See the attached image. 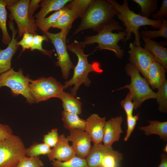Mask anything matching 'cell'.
<instances>
[{"instance_id": "277c9868", "label": "cell", "mask_w": 167, "mask_h": 167, "mask_svg": "<svg viewBox=\"0 0 167 167\" xmlns=\"http://www.w3.org/2000/svg\"><path fill=\"white\" fill-rule=\"evenodd\" d=\"M123 28L114 18L113 21L105 26L96 35L86 36L84 41L79 42L80 46L84 49L87 45L97 43L98 45L95 50L102 49L108 50L113 52L115 56L121 59L124 56L123 49L118 45L122 40L123 42L126 34L124 31L113 33L114 30L124 31Z\"/></svg>"}, {"instance_id": "d6986e66", "label": "cell", "mask_w": 167, "mask_h": 167, "mask_svg": "<svg viewBox=\"0 0 167 167\" xmlns=\"http://www.w3.org/2000/svg\"><path fill=\"white\" fill-rule=\"evenodd\" d=\"M142 38L145 43L144 48L152 54L155 61L162 65L167 71V49L152 39Z\"/></svg>"}, {"instance_id": "ba28073f", "label": "cell", "mask_w": 167, "mask_h": 167, "mask_svg": "<svg viewBox=\"0 0 167 167\" xmlns=\"http://www.w3.org/2000/svg\"><path fill=\"white\" fill-rule=\"evenodd\" d=\"M26 148L20 138L13 134L0 141V167H15L25 155Z\"/></svg>"}, {"instance_id": "3957f363", "label": "cell", "mask_w": 167, "mask_h": 167, "mask_svg": "<svg viewBox=\"0 0 167 167\" xmlns=\"http://www.w3.org/2000/svg\"><path fill=\"white\" fill-rule=\"evenodd\" d=\"M67 48L76 55L78 61L74 69L72 77L65 82L63 89L64 90L74 85L73 87L70 89V94L75 97L77 92L81 84H83L86 87L90 85L91 81L88 77L90 72L101 73L103 72V70L101 68L100 64L98 62H94L92 63L88 62V57L91 54H85L84 49L80 46L79 42L76 40L67 45Z\"/></svg>"}, {"instance_id": "7bdbcfd3", "label": "cell", "mask_w": 167, "mask_h": 167, "mask_svg": "<svg viewBox=\"0 0 167 167\" xmlns=\"http://www.w3.org/2000/svg\"><path fill=\"white\" fill-rule=\"evenodd\" d=\"M163 151L165 153H167V145H166L165 146L164 148L163 149Z\"/></svg>"}, {"instance_id": "ffe728a7", "label": "cell", "mask_w": 167, "mask_h": 167, "mask_svg": "<svg viewBox=\"0 0 167 167\" xmlns=\"http://www.w3.org/2000/svg\"><path fill=\"white\" fill-rule=\"evenodd\" d=\"M71 0H42L40 3L41 8L34 17L35 22L44 18L50 12L57 11L62 8Z\"/></svg>"}, {"instance_id": "603a6c76", "label": "cell", "mask_w": 167, "mask_h": 167, "mask_svg": "<svg viewBox=\"0 0 167 167\" xmlns=\"http://www.w3.org/2000/svg\"><path fill=\"white\" fill-rule=\"evenodd\" d=\"M58 98L62 103L63 110L77 115L82 113L81 102L70 93L62 91Z\"/></svg>"}, {"instance_id": "52a82bcc", "label": "cell", "mask_w": 167, "mask_h": 167, "mask_svg": "<svg viewBox=\"0 0 167 167\" xmlns=\"http://www.w3.org/2000/svg\"><path fill=\"white\" fill-rule=\"evenodd\" d=\"M32 80L23 75L22 69L16 71L11 68L0 75V88L3 86L8 87L13 96L21 95L26 99L28 103L32 105L35 103L28 87Z\"/></svg>"}, {"instance_id": "8992f818", "label": "cell", "mask_w": 167, "mask_h": 167, "mask_svg": "<svg viewBox=\"0 0 167 167\" xmlns=\"http://www.w3.org/2000/svg\"><path fill=\"white\" fill-rule=\"evenodd\" d=\"M5 0L6 7L10 12L9 17L10 20L15 21L17 24L19 36L21 37L26 32L34 35L37 34L35 20L31 19L28 14V7L30 1Z\"/></svg>"}, {"instance_id": "83f0119b", "label": "cell", "mask_w": 167, "mask_h": 167, "mask_svg": "<svg viewBox=\"0 0 167 167\" xmlns=\"http://www.w3.org/2000/svg\"><path fill=\"white\" fill-rule=\"evenodd\" d=\"M138 4L140 8L139 14L140 15L148 18L153 14L158 8L157 0H132Z\"/></svg>"}, {"instance_id": "6da1fadb", "label": "cell", "mask_w": 167, "mask_h": 167, "mask_svg": "<svg viewBox=\"0 0 167 167\" xmlns=\"http://www.w3.org/2000/svg\"><path fill=\"white\" fill-rule=\"evenodd\" d=\"M107 0L118 11L119 13L116 15L126 28L124 31L126 36L123 41L125 43L131 39L133 33L135 39L132 43L136 46H141V35L139 30L140 27L148 25L153 28L159 29L162 26L161 19L155 20L143 17L131 11L129 7L127 0H124L121 5L115 0Z\"/></svg>"}, {"instance_id": "4fadbf2b", "label": "cell", "mask_w": 167, "mask_h": 167, "mask_svg": "<svg viewBox=\"0 0 167 167\" xmlns=\"http://www.w3.org/2000/svg\"><path fill=\"white\" fill-rule=\"evenodd\" d=\"M71 142V145L75 155L85 159L91 148V139L84 130L75 129L69 131V135L66 137Z\"/></svg>"}, {"instance_id": "484cf974", "label": "cell", "mask_w": 167, "mask_h": 167, "mask_svg": "<svg viewBox=\"0 0 167 167\" xmlns=\"http://www.w3.org/2000/svg\"><path fill=\"white\" fill-rule=\"evenodd\" d=\"M66 9V7L65 5L63 8L55 11L48 17L36 22L37 27L41 30L42 32L48 31Z\"/></svg>"}, {"instance_id": "44dd1931", "label": "cell", "mask_w": 167, "mask_h": 167, "mask_svg": "<svg viewBox=\"0 0 167 167\" xmlns=\"http://www.w3.org/2000/svg\"><path fill=\"white\" fill-rule=\"evenodd\" d=\"M110 147L102 143L94 144L85 158L89 167H101L102 160Z\"/></svg>"}, {"instance_id": "74e56055", "label": "cell", "mask_w": 167, "mask_h": 167, "mask_svg": "<svg viewBox=\"0 0 167 167\" xmlns=\"http://www.w3.org/2000/svg\"><path fill=\"white\" fill-rule=\"evenodd\" d=\"M34 35L28 32H25L23 35L22 39L18 41L17 45L22 48L21 52L26 49H30L32 44Z\"/></svg>"}, {"instance_id": "f35d334b", "label": "cell", "mask_w": 167, "mask_h": 167, "mask_svg": "<svg viewBox=\"0 0 167 167\" xmlns=\"http://www.w3.org/2000/svg\"><path fill=\"white\" fill-rule=\"evenodd\" d=\"M151 16L153 20H161L163 18H167V0H162L161 6L156 13L152 14Z\"/></svg>"}, {"instance_id": "7a4b0ae2", "label": "cell", "mask_w": 167, "mask_h": 167, "mask_svg": "<svg viewBox=\"0 0 167 167\" xmlns=\"http://www.w3.org/2000/svg\"><path fill=\"white\" fill-rule=\"evenodd\" d=\"M118 13L107 0H92L73 34L88 29L98 32L110 23Z\"/></svg>"}, {"instance_id": "b9f144b4", "label": "cell", "mask_w": 167, "mask_h": 167, "mask_svg": "<svg viewBox=\"0 0 167 167\" xmlns=\"http://www.w3.org/2000/svg\"><path fill=\"white\" fill-rule=\"evenodd\" d=\"M161 162L158 167H167V155L166 153L161 154Z\"/></svg>"}, {"instance_id": "d4e9b609", "label": "cell", "mask_w": 167, "mask_h": 167, "mask_svg": "<svg viewBox=\"0 0 167 167\" xmlns=\"http://www.w3.org/2000/svg\"><path fill=\"white\" fill-rule=\"evenodd\" d=\"M6 4L5 0H0V28L2 33V43L8 45L11 40L6 27L7 12L6 9Z\"/></svg>"}, {"instance_id": "e575fe53", "label": "cell", "mask_w": 167, "mask_h": 167, "mask_svg": "<svg viewBox=\"0 0 167 167\" xmlns=\"http://www.w3.org/2000/svg\"><path fill=\"white\" fill-rule=\"evenodd\" d=\"M121 106L124 109L126 116L133 115L134 105L133 102V96L130 92L126 95L125 98L120 103Z\"/></svg>"}, {"instance_id": "8fae6325", "label": "cell", "mask_w": 167, "mask_h": 167, "mask_svg": "<svg viewBox=\"0 0 167 167\" xmlns=\"http://www.w3.org/2000/svg\"><path fill=\"white\" fill-rule=\"evenodd\" d=\"M92 0H71L66 5V9L58 18L52 27L59 29L67 35L73 22L81 18Z\"/></svg>"}, {"instance_id": "f546056e", "label": "cell", "mask_w": 167, "mask_h": 167, "mask_svg": "<svg viewBox=\"0 0 167 167\" xmlns=\"http://www.w3.org/2000/svg\"><path fill=\"white\" fill-rule=\"evenodd\" d=\"M162 25L158 30H143L140 33L142 37L150 39L157 38L159 37L167 39V20L163 18L161 19Z\"/></svg>"}, {"instance_id": "30bf717a", "label": "cell", "mask_w": 167, "mask_h": 167, "mask_svg": "<svg viewBox=\"0 0 167 167\" xmlns=\"http://www.w3.org/2000/svg\"><path fill=\"white\" fill-rule=\"evenodd\" d=\"M42 33L49 37L54 45L58 57V60L55 62V65L60 67L63 78L66 79L71 70H74L75 67L67 51L66 42L67 35L61 31L57 33H52L48 31Z\"/></svg>"}, {"instance_id": "60d3db41", "label": "cell", "mask_w": 167, "mask_h": 167, "mask_svg": "<svg viewBox=\"0 0 167 167\" xmlns=\"http://www.w3.org/2000/svg\"><path fill=\"white\" fill-rule=\"evenodd\" d=\"M41 0H31L29 4L28 12L29 18L32 20H35L33 15L35 11L39 7H40L39 3Z\"/></svg>"}, {"instance_id": "4316f807", "label": "cell", "mask_w": 167, "mask_h": 167, "mask_svg": "<svg viewBox=\"0 0 167 167\" xmlns=\"http://www.w3.org/2000/svg\"><path fill=\"white\" fill-rule=\"evenodd\" d=\"M123 158V155L118 151L110 147L105 156L101 167H118L120 162Z\"/></svg>"}, {"instance_id": "d6a6232c", "label": "cell", "mask_w": 167, "mask_h": 167, "mask_svg": "<svg viewBox=\"0 0 167 167\" xmlns=\"http://www.w3.org/2000/svg\"><path fill=\"white\" fill-rule=\"evenodd\" d=\"M49 40V37L45 35H40L37 34L34 35L31 50H38L44 54L52 58V54L54 50H47L42 47V43L43 41L48 42Z\"/></svg>"}, {"instance_id": "4dcf8cb0", "label": "cell", "mask_w": 167, "mask_h": 167, "mask_svg": "<svg viewBox=\"0 0 167 167\" xmlns=\"http://www.w3.org/2000/svg\"><path fill=\"white\" fill-rule=\"evenodd\" d=\"M155 99L158 104V109L161 112H167V80H166L156 93Z\"/></svg>"}, {"instance_id": "ab89813d", "label": "cell", "mask_w": 167, "mask_h": 167, "mask_svg": "<svg viewBox=\"0 0 167 167\" xmlns=\"http://www.w3.org/2000/svg\"><path fill=\"white\" fill-rule=\"evenodd\" d=\"M13 134L12 130L8 125L0 123V141L7 138Z\"/></svg>"}, {"instance_id": "1f68e13d", "label": "cell", "mask_w": 167, "mask_h": 167, "mask_svg": "<svg viewBox=\"0 0 167 167\" xmlns=\"http://www.w3.org/2000/svg\"><path fill=\"white\" fill-rule=\"evenodd\" d=\"M51 165L53 167H89L85 159L76 156L66 161H52Z\"/></svg>"}, {"instance_id": "836d02e7", "label": "cell", "mask_w": 167, "mask_h": 167, "mask_svg": "<svg viewBox=\"0 0 167 167\" xmlns=\"http://www.w3.org/2000/svg\"><path fill=\"white\" fill-rule=\"evenodd\" d=\"M44 165L39 156L31 157L25 156L15 167H43Z\"/></svg>"}, {"instance_id": "7402d4cb", "label": "cell", "mask_w": 167, "mask_h": 167, "mask_svg": "<svg viewBox=\"0 0 167 167\" xmlns=\"http://www.w3.org/2000/svg\"><path fill=\"white\" fill-rule=\"evenodd\" d=\"M149 125L138 127L140 130L144 132L146 136L152 134L159 135L163 141H167V122H160L158 120L147 121Z\"/></svg>"}, {"instance_id": "5b68a950", "label": "cell", "mask_w": 167, "mask_h": 167, "mask_svg": "<svg viewBox=\"0 0 167 167\" xmlns=\"http://www.w3.org/2000/svg\"><path fill=\"white\" fill-rule=\"evenodd\" d=\"M127 75L131 78L130 84L116 90L127 88L133 96L134 109L138 108L145 101L155 99L156 92L150 88L146 79L141 76L139 72L131 63H127L124 68Z\"/></svg>"}, {"instance_id": "cb8c5ba5", "label": "cell", "mask_w": 167, "mask_h": 167, "mask_svg": "<svg viewBox=\"0 0 167 167\" xmlns=\"http://www.w3.org/2000/svg\"><path fill=\"white\" fill-rule=\"evenodd\" d=\"M62 115L65 128L69 131L75 129L85 130L86 120L80 118L78 115L63 110Z\"/></svg>"}, {"instance_id": "f1b7e54d", "label": "cell", "mask_w": 167, "mask_h": 167, "mask_svg": "<svg viewBox=\"0 0 167 167\" xmlns=\"http://www.w3.org/2000/svg\"><path fill=\"white\" fill-rule=\"evenodd\" d=\"M51 149V147L44 143L34 142L29 147L26 148L25 155L29 157H37L41 155H47Z\"/></svg>"}, {"instance_id": "d590c367", "label": "cell", "mask_w": 167, "mask_h": 167, "mask_svg": "<svg viewBox=\"0 0 167 167\" xmlns=\"http://www.w3.org/2000/svg\"><path fill=\"white\" fill-rule=\"evenodd\" d=\"M59 135L57 129H53L43 135L42 139L43 143L51 148L53 147L58 141Z\"/></svg>"}, {"instance_id": "ac0fdd59", "label": "cell", "mask_w": 167, "mask_h": 167, "mask_svg": "<svg viewBox=\"0 0 167 167\" xmlns=\"http://www.w3.org/2000/svg\"><path fill=\"white\" fill-rule=\"evenodd\" d=\"M166 71L162 65L154 61L150 65L144 78L152 89H158L166 80Z\"/></svg>"}, {"instance_id": "9c48e42d", "label": "cell", "mask_w": 167, "mask_h": 167, "mask_svg": "<svg viewBox=\"0 0 167 167\" xmlns=\"http://www.w3.org/2000/svg\"><path fill=\"white\" fill-rule=\"evenodd\" d=\"M28 87L36 103L52 97L58 98L64 90L63 85L52 77L32 80Z\"/></svg>"}, {"instance_id": "ee69618b", "label": "cell", "mask_w": 167, "mask_h": 167, "mask_svg": "<svg viewBox=\"0 0 167 167\" xmlns=\"http://www.w3.org/2000/svg\"><path fill=\"white\" fill-rule=\"evenodd\" d=\"M1 48H0V51H1Z\"/></svg>"}, {"instance_id": "5bb4252c", "label": "cell", "mask_w": 167, "mask_h": 167, "mask_svg": "<svg viewBox=\"0 0 167 167\" xmlns=\"http://www.w3.org/2000/svg\"><path fill=\"white\" fill-rule=\"evenodd\" d=\"M69 140L65 134L59 135L58 141L55 145L51 148L47 156L51 161H56L60 162L68 161L75 155V152L69 143Z\"/></svg>"}, {"instance_id": "7c38bea8", "label": "cell", "mask_w": 167, "mask_h": 167, "mask_svg": "<svg viewBox=\"0 0 167 167\" xmlns=\"http://www.w3.org/2000/svg\"><path fill=\"white\" fill-rule=\"evenodd\" d=\"M129 48L128 52L130 62L144 78L150 65L154 61L152 54L141 46H135L132 43H130Z\"/></svg>"}, {"instance_id": "e0dca14e", "label": "cell", "mask_w": 167, "mask_h": 167, "mask_svg": "<svg viewBox=\"0 0 167 167\" xmlns=\"http://www.w3.org/2000/svg\"><path fill=\"white\" fill-rule=\"evenodd\" d=\"M105 122V117L101 118L96 113L90 115L86 120L84 130L90 136L94 144L102 143Z\"/></svg>"}, {"instance_id": "2e32d148", "label": "cell", "mask_w": 167, "mask_h": 167, "mask_svg": "<svg viewBox=\"0 0 167 167\" xmlns=\"http://www.w3.org/2000/svg\"><path fill=\"white\" fill-rule=\"evenodd\" d=\"M123 121L122 116L112 118L106 121L104 127L103 145L112 147L115 142H118L123 132L121 125Z\"/></svg>"}, {"instance_id": "9a60e30c", "label": "cell", "mask_w": 167, "mask_h": 167, "mask_svg": "<svg viewBox=\"0 0 167 167\" xmlns=\"http://www.w3.org/2000/svg\"><path fill=\"white\" fill-rule=\"evenodd\" d=\"M10 29L11 31V40L5 49L0 51V75L10 69L11 68V60L16 52L19 46L17 45L18 37L15 36L18 32L15 29L13 21H8Z\"/></svg>"}, {"instance_id": "8d00e7d4", "label": "cell", "mask_w": 167, "mask_h": 167, "mask_svg": "<svg viewBox=\"0 0 167 167\" xmlns=\"http://www.w3.org/2000/svg\"><path fill=\"white\" fill-rule=\"evenodd\" d=\"M139 113L135 115L126 116L127 129L126 135L124 138L125 141H127L134 130L137 122L139 119Z\"/></svg>"}]
</instances>
